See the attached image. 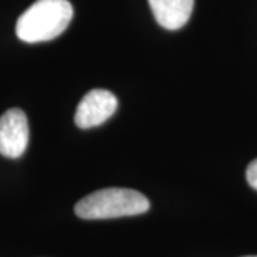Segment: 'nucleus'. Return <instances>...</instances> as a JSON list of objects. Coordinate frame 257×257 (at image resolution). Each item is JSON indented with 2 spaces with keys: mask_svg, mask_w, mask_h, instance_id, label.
<instances>
[{
  "mask_svg": "<svg viewBox=\"0 0 257 257\" xmlns=\"http://www.w3.org/2000/svg\"><path fill=\"white\" fill-rule=\"evenodd\" d=\"M73 18L69 0H37L16 23V35L26 43L49 42L60 36Z\"/></svg>",
  "mask_w": 257,
  "mask_h": 257,
  "instance_id": "obj_1",
  "label": "nucleus"
},
{
  "mask_svg": "<svg viewBox=\"0 0 257 257\" xmlns=\"http://www.w3.org/2000/svg\"><path fill=\"white\" fill-rule=\"evenodd\" d=\"M150 202L145 194L133 189L107 187L90 193L76 203L74 213L84 220L116 219L146 213Z\"/></svg>",
  "mask_w": 257,
  "mask_h": 257,
  "instance_id": "obj_2",
  "label": "nucleus"
},
{
  "mask_svg": "<svg viewBox=\"0 0 257 257\" xmlns=\"http://www.w3.org/2000/svg\"><path fill=\"white\" fill-rule=\"evenodd\" d=\"M29 123L25 111L18 107L6 110L0 117V155L18 159L28 149Z\"/></svg>",
  "mask_w": 257,
  "mask_h": 257,
  "instance_id": "obj_3",
  "label": "nucleus"
},
{
  "mask_svg": "<svg viewBox=\"0 0 257 257\" xmlns=\"http://www.w3.org/2000/svg\"><path fill=\"white\" fill-rule=\"evenodd\" d=\"M116 109L117 99L113 93L104 89H93L86 93L79 103L74 114V123L83 130L100 126L114 114Z\"/></svg>",
  "mask_w": 257,
  "mask_h": 257,
  "instance_id": "obj_4",
  "label": "nucleus"
},
{
  "mask_svg": "<svg viewBox=\"0 0 257 257\" xmlns=\"http://www.w3.org/2000/svg\"><path fill=\"white\" fill-rule=\"evenodd\" d=\"M156 22L167 30L182 29L192 16L194 0H149Z\"/></svg>",
  "mask_w": 257,
  "mask_h": 257,
  "instance_id": "obj_5",
  "label": "nucleus"
},
{
  "mask_svg": "<svg viewBox=\"0 0 257 257\" xmlns=\"http://www.w3.org/2000/svg\"><path fill=\"white\" fill-rule=\"evenodd\" d=\"M246 179H247V183L257 190V159L253 160L250 165L247 166V170H246Z\"/></svg>",
  "mask_w": 257,
  "mask_h": 257,
  "instance_id": "obj_6",
  "label": "nucleus"
},
{
  "mask_svg": "<svg viewBox=\"0 0 257 257\" xmlns=\"http://www.w3.org/2000/svg\"><path fill=\"white\" fill-rule=\"evenodd\" d=\"M246 257H257V256H246Z\"/></svg>",
  "mask_w": 257,
  "mask_h": 257,
  "instance_id": "obj_7",
  "label": "nucleus"
}]
</instances>
